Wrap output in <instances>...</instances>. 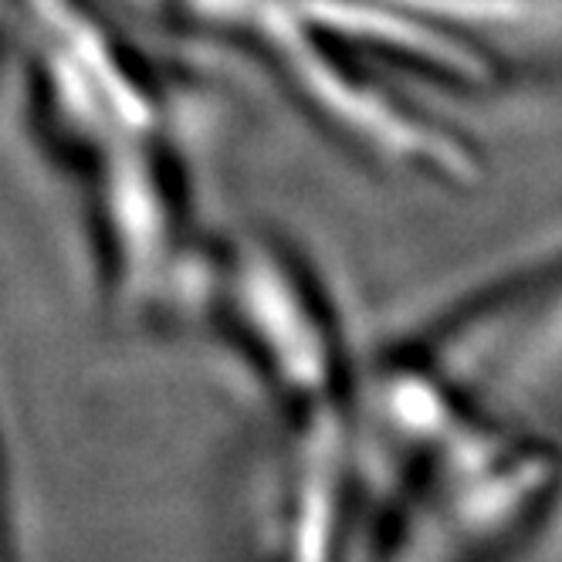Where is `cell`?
I'll return each instance as SVG.
<instances>
[{
	"instance_id": "obj_1",
	"label": "cell",
	"mask_w": 562,
	"mask_h": 562,
	"mask_svg": "<svg viewBox=\"0 0 562 562\" xmlns=\"http://www.w3.org/2000/svg\"><path fill=\"white\" fill-rule=\"evenodd\" d=\"M221 14L234 18L255 34L261 48L274 58L281 71L292 75L295 89L326 112L333 123L346 126V133L367 139L386 153L427 159L437 170L458 180H474L477 167L464 146L440 136L404 112H396L376 92L349 82V78L318 52V45L305 34V24L289 4L278 0H221Z\"/></svg>"
},
{
	"instance_id": "obj_3",
	"label": "cell",
	"mask_w": 562,
	"mask_h": 562,
	"mask_svg": "<svg viewBox=\"0 0 562 562\" xmlns=\"http://www.w3.org/2000/svg\"><path fill=\"white\" fill-rule=\"evenodd\" d=\"M305 24H318L326 31L339 34H356V37H370L380 45H393L400 52H411L424 61H434L440 68H451L461 78L481 82L488 75V65L481 61L468 45L454 42V37L440 34L407 14L363 4V0H299L292 8Z\"/></svg>"
},
{
	"instance_id": "obj_4",
	"label": "cell",
	"mask_w": 562,
	"mask_h": 562,
	"mask_svg": "<svg viewBox=\"0 0 562 562\" xmlns=\"http://www.w3.org/2000/svg\"><path fill=\"white\" fill-rule=\"evenodd\" d=\"M390 4L461 21L485 34L562 42V0H390Z\"/></svg>"
},
{
	"instance_id": "obj_5",
	"label": "cell",
	"mask_w": 562,
	"mask_h": 562,
	"mask_svg": "<svg viewBox=\"0 0 562 562\" xmlns=\"http://www.w3.org/2000/svg\"><path fill=\"white\" fill-rule=\"evenodd\" d=\"M562 359V305L555 308V315L546 323V329L539 333L536 346H532V356H529V367L532 370H542L549 363H559Z\"/></svg>"
},
{
	"instance_id": "obj_2",
	"label": "cell",
	"mask_w": 562,
	"mask_h": 562,
	"mask_svg": "<svg viewBox=\"0 0 562 562\" xmlns=\"http://www.w3.org/2000/svg\"><path fill=\"white\" fill-rule=\"evenodd\" d=\"M234 312L271 380L302 393L329 386V342L299 278L278 255L251 248L234 268Z\"/></svg>"
}]
</instances>
